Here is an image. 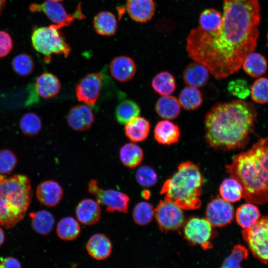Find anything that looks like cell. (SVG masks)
Instances as JSON below:
<instances>
[{
    "instance_id": "7c38bea8",
    "label": "cell",
    "mask_w": 268,
    "mask_h": 268,
    "mask_svg": "<svg viewBox=\"0 0 268 268\" xmlns=\"http://www.w3.org/2000/svg\"><path fill=\"white\" fill-rule=\"evenodd\" d=\"M104 79V75L101 71L84 75L75 86L77 100L88 106H95L100 97Z\"/></svg>"
},
{
    "instance_id": "30bf717a",
    "label": "cell",
    "mask_w": 268,
    "mask_h": 268,
    "mask_svg": "<svg viewBox=\"0 0 268 268\" xmlns=\"http://www.w3.org/2000/svg\"><path fill=\"white\" fill-rule=\"evenodd\" d=\"M154 217L162 231L178 230L185 223L183 209L174 202L164 199L154 208Z\"/></svg>"
},
{
    "instance_id": "cb8c5ba5",
    "label": "cell",
    "mask_w": 268,
    "mask_h": 268,
    "mask_svg": "<svg viewBox=\"0 0 268 268\" xmlns=\"http://www.w3.org/2000/svg\"><path fill=\"white\" fill-rule=\"evenodd\" d=\"M157 114L165 120H173L177 118L181 111L178 99L170 95L162 96L157 101L155 106Z\"/></svg>"
},
{
    "instance_id": "d6a6232c",
    "label": "cell",
    "mask_w": 268,
    "mask_h": 268,
    "mask_svg": "<svg viewBox=\"0 0 268 268\" xmlns=\"http://www.w3.org/2000/svg\"><path fill=\"white\" fill-rule=\"evenodd\" d=\"M220 197L232 203L238 201L243 197V188L240 183L230 177L225 179L219 187Z\"/></svg>"
},
{
    "instance_id": "74e56055",
    "label": "cell",
    "mask_w": 268,
    "mask_h": 268,
    "mask_svg": "<svg viewBox=\"0 0 268 268\" xmlns=\"http://www.w3.org/2000/svg\"><path fill=\"white\" fill-rule=\"evenodd\" d=\"M11 65L14 71L22 76L31 74L34 67V61L31 57L24 53L16 56L12 59Z\"/></svg>"
},
{
    "instance_id": "ffe728a7",
    "label": "cell",
    "mask_w": 268,
    "mask_h": 268,
    "mask_svg": "<svg viewBox=\"0 0 268 268\" xmlns=\"http://www.w3.org/2000/svg\"><path fill=\"white\" fill-rule=\"evenodd\" d=\"M180 129L178 125L168 120L158 122L154 129L155 140L164 145H170L178 142Z\"/></svg>"
},
{
    "instance_id": "60d3db41",
    "label": "cell",
    "mask_w": 268,
    "mask_h": 268,
    "mask_svg": "<svg viewBox=\"0 0 268 268\" xmlns=\"http://www.w3.org/2000/svg\"><path fill=\"white\" fill-rule=\"evenodd\" d=\"M268 80L266 77L257 79L250 87L252 99L255 102L265 104L268 100Z\"/></svg>"
},
{
    "instance_id": "e575fe53",
    "label": "cell",
    "mask_w": 268,
    "mask_h": 268,
    "mask_svg": "<svg viewBox=\"0 0 268 268\" xmlns=\"http://www.w3.org/2000/svg\"><path fill=\"white\" fill-rule=\"evenodd\" d=\"M222 14L213 8L203 10L199 18V27L206 32H214L220 27L222 24Z\"/></svg>"
},
{
    "instance_id": "9c48e42d",
    "label": "cell",
    "mask_w": 268,
    "mask_h": 268,
    "mask_svg": "<svg viewBox=\"0 0 268 268\" xmlns=\"http://www.w3.org/2000/svg\"><path fill=\"white\" fill-rule=\"evenodd\" d=\"M32 12H43L60 29L71 24L75 19L85 16L78 5L73 14H68L64 6L58 1L47 0L41 3H32L29 6Z\"/></svg>"
},
{
    "instance_id": "f1b7e54d",
    "label": "cell",
    "mask_w": 268,
    "mask_h": 268,
    "mask_svg": "<svg viewBox=\"0 0 268 268\" xmlns=\"http://www.w3.org/2000/svg\"><path fill=\"white\" fill-rule=\"evenodd\" d=\"M31 226L37 233L42 235L49 234L55 225L54 215L49 211L40 210L30 213Z\"/></svg>"
},
{
    "instance_id": "5b68a950",
    "label": "cell",
    "mask_w": 268,
    "mask_h": 268,
    "mask_svg": "<svg viewBox=\"0 0 268 268\" xmlns=\"http://www.w3.org/2000/svg\"><path fill=\"white\" fill-rule=\"evenodd\" d=\"M32 197L29 178L21 174H0V226L9 229L24 218Z\"/></svg>"
},
{
    "instance_id": "2e32d148",
    "label": "cell",
    "mask_w": 268,
    "mask_h": 268,
    "mask_svg": "<svg viewBox=\"0 0 268 268\" xmlns=\"http://www.w3.org/2000/svg\"><path fill=\"white\" fill-rule=\"evenodd\" d=\"M136 69L134 61L126 56L114 58L109 65L110 72L112 76L121 82L131 80L135 74Z\"/></svg>"
},
{
    "instance_id": "8d00e7d4",
    "label": "cell",
    "mask_w": 268,
    "mask_h": 268,
    "mask_svg": "<svg viewBox=\"0 0 268 268\" xmlns=\"http://www.w3.org/2000/svg\"><path fill=\"white\" fill-rule=\"evenodd\" d=\"M154 217V208L152 205L146 201L137 203L133 211V218L134 222L139 225L149 224Z\"/></svg>"
},
{
    "instance_id": "ba28073f",
    "label": "cell",
    "mask_w": 268,
    "mask_h": 268,
    "mask_svg": "<svg viewBox=\"0 0 268 268\" xmlns=\"http://www.w3.org/2000/svg\"><path fill=\"white\" fill-rule=\"evenodd\" d=\"M87 186L89 193L95 197L99 204L105 206L108 212H128L130 199L126 194L113 189L104 190L94 179L89 181Z\"/></svg>"
},
{
    "instance_id": "3957f363",
    "label": "cell",
    "mask_w": 268,
    "mask_h": 268,
    "mask_svg": "<svg viewBox=\"0 0 268 268\" xmlns=\"http://www.w3.org/2000/svg\"><path fill=\"white\" fill-rule=\"evenodd\" d=\"M268 142L267 137L261 138L225 166L230 176L241 185L243 197L255 204H264L268 200Z\"/></svg>"
},
{
    "instance_id": "4fadbf2b",
    "label": "cell",
    "mask_w": 268,
    "mask_h": 268,
    "mask_svg": "<svg viewBox=\"0 0 268 268\" xmlns=\"http://www.w3.org/2000/svg\"><path fill=\"white\" fill-rule=\"evenodd\" d=\"M234 213V207L231 203L217 197L207 204L205 219L212 227H222L231 222Z\"/></svg>"
},
{
    "instance_id": "277c9868",
    "label": "cell",
    "mask_w": 268,
    "mask_h": 268,
    "mask_svg": "<svg viewBox=\"0 0 268 268\" xmlns=\"http://www.w3.org/2000/svg\"><path fill=\"white\" fill-rule=\"evenodd\" d=\"M203 177L198 165L190 161L181 163L171 177L163 184L160 194L183 209L193 210L201 206Z\"/></svg>"
},
{
    "instance_id": "52a82bcc",
    "label": "cell",
    "mask_w": 268,
    "mask_h": 268,
    "mask_svg": "<svg viewBox=\"0 0 268 268\" xmlns=\"http://www.w3.org/2000/svg\"><path fill=\"white\" fill-rule=\"evenodd\" d=\"M242 236L253 256L264 264L268 260V216L261 217L249 228L244 229Z\"/></svg>"
},
{
    "instance_id": "5bb4252c",
    "label": "cell",
    "mask_w": 268,
    "mask_h": 268,
    "mask_svg": "<svg viewBox=\"0 0 268 268\" xmlns=\"http://www.w3.org/2000/svg\"><path fill=\"white\" fill-rule=\"evenodd\" d=\"M94 120L93 111L86 105H78L71 107L67 116L69 126L78 132H83L90 129Z\"/></svg>"
},
{
    "instance_id": "ab89813d",
    "label": "cell",
    "mask_w": 268,
    "mask_h": 268,
    "mask_svg": "<svg viewBox=\"0 0 268 268\" xmlns=\"http://www.w3.org/2000/svg\"><path fill=\"white\" fill-rule=\"evenodd\" d=\"M137 183L143 188H150L158 181V176L154 169L148 165H143L138 168L135 173Z\"/></svg>"
},
{
    "instance_id": "484cf974",
    "label": "cell",
    "mask_w": 268,
    "mask_h": 268,
    "mask_svg": "<svg viewBox=\"0 0 268 268\" xmlns=\"http://www.w3.org/2000/svg\"><path fill=\"white\" fill-rule=\"evenodd\" d=\"M93 27L99 35L110 36L115 34L117 29V20L112 12L103 11L99 12L93 19Z\"/></svg>"
},
{
    "instance_id": "d4e9b609",
    "label": "cell",
    "mask_w": 268,
    "mask_h": 268,
    "mask_svg": "<svg viewBox=\"0 0 268 268\" xmlns=\"http://www.w3.org/2000/svg\"><path fill=\"white\" fill-rule=\"evenodd\" d=\"M119 157L126 167L133 169L142 162L144 157L143 149L137 144L130 142L125 144L119 150Z\"/></svg>"
},
{
    "instance_id": "836d02e7",
    "label": "cell",
    "mask_w": 268,
    "mask_h": 268,
    "mask_svg": "<svg viewBox=\"0 0 268 268\" xmlns=\"http://www.w3.org/2000/svg\"><path fill=\"white\" fill-rule=\"evenodd\" d=\"M140 112V108L138 104L133 100L127 99L117 105L115 116L119 124L125 125L132 119L138 116Z\"/></svg>"
},
{
    "instance_id": "e0dca14e",
    "label": "cell",
    "mask_w": 268,
    "mask_h": 268,
    "mask_svg": "<svg viewBox=\"0 0 268 268\" xmlns=\"http://www.w3.org/2000/svg\"><path fill=\"white\" fill-rule=\"evenodd\" d=\"M126 9L133 20L145 23L154 16L155 5L154 0H127Z\"/></svg>"
},
{
    "instance_id": "b9f144b4",
    "label": "cell",
    "mask_w": 268,
    "mask_h": 268,
    "mask_svg": "<svg viewBox=\"0 0 268 268\" xmlns=\"http://www.w3.org/2000/svg\"><path fill=\"white\" fill-rule=\"evenodd\" d=\"M17 159L15 153L8 149H0V174L8 175L15 169Z\"/></svg>"
},
{
    "instance_id": "681fc988",
    "label": "cell",
    "mask_w": 268,
    "mask_h": 268,
    "mask_svg": "<svg viewBox=\"0 0 268 268\" xmlns=\"http://www.w3.org/2000/svg\"><path fill=\"white\" fill-rule=\"evenodd\" d=\"M51 0L56 1H62L63 0Z\"/></svg>"
},
{
    "instance_id": "8fae6325",
    "label": "cell",
    "mask_w": 268,
    "mask_h": 268,
    "mask_svg": "<svg viewBox=\"0 0 268 268\" xmlns=\"http://www.w3.org/2000/svg\"><path fill=\"white\" fill-rule=\"evenodd\" d=\"M183 225L184 237L187 241L204 250L212 248V226L205 218L192 217Z\"/></svg>"
},
{
    "instance_id": "7a4b0ae2",
    "label": "cell",
    "mask_w": 268,
    "mask_h": 268,
    "mask_svg": "<svg viewBox=\"0 0 268 268\" xmlns=\"http://www.w3.org/2000/svg\"><path fill=\"white\" fill-rule=\"evenodd\" d=\"M257 117L256 106L244 100L218 103L205 116V141L216 149L244 148L254 133Z\"/></svg>"
},
{
    "instance_id": "1f68e13d",
    "label": "cell",
    "mask_w": 268,
    "mask_h": 268,
    "mask_svg": "<svg viewBox=\"0 0 268 268\" xmlns=\"http://www.w3.org/2000/svg\"><path fill=\"white\" fill-rule=\"evenodd\" d=\"M151 86L161 96L171 95L175 90L176 83L174 76L168 71H161L152 79Z\"/></svg>"
},
{
    "instance_id": "ee69618b",
    "label": "cell",
    "mask_w": 268,
    "mask_h": 268,
    "mask_svg": "<svg viewBox=\"0 0 268 268\" xmlns=\"http://www.w3.org/2000/svg\"><path fill=\"white\" fill-rule=\"evenodd\" d=\"M13 47L12 40L10 35L4 31H0V58L6 56Z\"/></svg>"
},
{
    "instance_id": "7bdbcfd3",
    "label": "cell",
    "mask_w": 268,
    "mask_h": 268,
    "mask_svg": "<svg viewBox=\"0 0 268 268\" xmlns=\"http://www.w3.org/2000/svg\"><path fill=\"white\" fill-rule=\"evenodd\" d=\"M230 94L238 99L244 100L250 94V88L246 80L237 79L230 81L227 86Z\"/></svg>"
},
{
    "instance_id": "f6af8a7d",
    "label": "cell",
    "mask_w": 268,
    "mask_h": 268,
    "mask_svg": "<svg viewBox=\"0 0 268 268\" xmlns=\"http://www.w3.org/2000/svg\"><path fill=\"white\" fill-rule=\"evenodd\" d=\"M21 267L20 262L14 257L10 256L4 257L0 260V268Z\"/></svg>"
},
{
    "instance_id": "4316f807",
    "label": "cell",
    "mask_w": 268,
    "mask_h": 268,
    "mask_svg": "<svg viewBox=\"0 0 268 268\" xmlns=\"http://www.w3.org/2000/svg\"><path fill=\"white\" fill-rule=\"evenodd\" d=\"M237 223L244 229L251 227L260 219L261 213L254 203L247 202L239 206L236 212Z\"/></svg>"
},
{
    "instance_id": "4dcf8cb0",
    "label": "cell",
    "mask_w": 268,
    "mask_h": 268,
    "mask_svg": "<svg viewBox=\"0 0 268 268\" xmlns=\"http://www.w3.org/2000/svg\"><path fill=\"white\" fill-rule=\"evenodd\" d=\"M80 232L81 228L79 222L71 216L63 218L57 225V234L62 240H73L78 237Z\"/></svg>"
},
{
    "instance_id": "9a60e30c",
    "label": "cell",
    "mask_w": 268,
    "mask_h": 268,
    "mask_svg": "<svg viewBox=\"0 0 268 268\" xmlns=\"http://www.w3.org/2000/svg\"><path fill=\"white\" fill-rule=\"evenodd\" d=\"M63 196V190L56 181H44L40 183L36 190V197L45 206L54 207L59 204Z\"/></svg>"
},
{
    "instance_id": "6da1fadb",
    "label": "cell",
    "mask_w": 268,
    "mask_h": 268,
    "mask_svg": "<svg viewBox=\"0 0 268 268\" xmlns=\"http://www.w3.org/2000/svg\"><path fill=\"white\" fill-rule=\"evenodd\" d=\"M260 12L258 0H224L219 29L206 32L198 26L190 32L186 38L189 58L217 79L238 71L257 47Z\"/></svg>"
},
{
    "instance_id": "d590c367",
    "label": "cell",
    "mask_w": 268,
    "mask_h": 268,
    "mask_svg": "<svg viewBox=\"0 0 268 268\" xmlns=\"http://www.w3.org/2000/svg\"><path fill=\"white\" fill-rule=\"evenodd\" d=\"M19 128L25 135L29 136H35L41 130V119L35 113L32 112L26 113L20 120Z\"/></svg>"
},
{
    "instance_id": "f35d334b",
    "label": "cell",
    "mask_w": 268,
    "mask_h": 268,
    "mask_svg": "<svg viewBox=\"0 0 268 268\" xmlns=\"http://www.w3.org/2000/svg\"><path fill=\"white\" fill-rule=\"evenodd\" d=\"M248 251L243 245H237L232 250L230 254L222 263L223 268H240L242 262L248 257Z\"/></svg>"
},
{
    "instance_id": "83f0119b",
    "label": "cell",
    "mask_w": 268,
    "mask_h": 268,
    "mask_svg": "<svg viewBox=\"0 0 268 268\" xmlns=\"http://www.w3.org/2000/svg\"><path fill=\"white\" fill-rule=\"evenodd\" d=\"M242 67L249 76L257 78L266 73L267 69V61L262 54L253 52L246 57Z\"/></svg>"
},
{
    "instance_id": "44dd1931",
    "label": "cell",
    "mask_w": 268,
    "mask_h": 268,
    "mask_svg": "<svg viewBox=\"0 0 268 268\" xmlns=\"http://www.w3.org/2000/svg\"><path fill=\"white\" fill-rule=\"evenodd\" d=\"M209 72L208 69L204 66L194 62L185 67L183 73V78L188 86L200 88L207 83Z\"/></svg>"
},
{
    "instance_id": "f546056e",
    "label": "cell",
    "mask_w": 268,
    "mask_h": 268,
    "mask_svg": "<svg viewBox=\"0 0 268 268\" xmlns=\"http://www.w3.org/2000/svg\"><path fill=\"white\" fill-rule=\"evenodd\" d=\"M178 100L184 109L187 111L196 110L202 104V95L198 88L187 86L181 91Z\"/></svg>"
},
{
    "instance_id": "7402d4cb",
    "label": "cell",
    "mask_w": 268,
    "mask_h": 268,
    "mask_svg": "<svg viewBox=\"0 0 268 268\" xmlns=\"http://www.w3.org/2000/svg\"><path fill=\"white\" fill-rule=\"evenodd\" d=\"M125 125V135L131 141L142 142L147 138L150 124L146 119L138 116L130 120Z\"/></svg>"
},
{
    "instance_id": "ac0fdd59",
    "label": "cell",
    "mask_w": 268,
    "mask_h": 268,
    "mask_svg": "<svg viewBox=\"0 0 268 268\" xmlns=\"http://www.w3.org/2000/svg\"><path fill=\"white\" fill-rule=\"evenodd\" d=\"M101 210L99 204L91 199L81 201L75 208V215L78 221L83 225H91L98 222Z\"/></svg>"
},
{
    "instance_id": "8992f818",
    "label": "cell",
    "mask_w": 268,
    "mask_h": 268,
    "mask_svg": "<svg viewBox=\"0 0 268 268\" xmlns=\"http://www.w3.org/2000/svg\"><path fill=\"white\" fill-rule=\"evenodd\" d=\"M55 24L40 27L34 30L31 43L34 49L45 57V62L50 61L53 54L62 55L67 57L70 47Z\"/></svg>"
},
{
    "instance_id": "bcb514c9",
    "label": "cell",
    "mask_w": 268,
    "mask_h": 268,
    "mask_svg": "<svg viewBox=\"0 0 268 268\" xmlns=\"http://www.w3.org/2000/svg\"><path fill=\"white\" fill-rule=\"evenodd\" d=\"M5 240V234L4 231L0 226V247L3 244Z\"/></svg>"
},
{
    "instance_id": "d6986e66",
    "label": "cell",
    "mask_w": 268,
    "mask_h": 268,
    "mask_svg": "<svg viewBox=\"0 0 268 268\" xmlns=\"http://www.w3.org/2000/svg\"><path fill=\"white\" fill-rule=\"evenodd\" d=\"M112 244L105 235L97 233L88 240L86 249L88 254L93 259L101 261L107 259L112 251Z\"/></svg>"
},
{
    "instance_id": "c3c4849f",
    "label": "cell",
    "mask_w": 268,
    "mask_h": 268,
    "mask_svg": "<svg viewBox=\"0 0 268 268\" xmlns=\"http://www.w3.org/2000/svg\"><path fill=\"white\" fill-rule=\"evenodd\" d=\"M6 3V0H0V15L2 13L3 9Z\"/></svg>"
},
{
    "instance_id": "603a6c76",
    "label": "cell",
    "mask_w": 268,
    "mask_h": 268,
    "mask_svg": "<svg viewBox=\"0 0 268 268\" xmlns=\"http://www.w3.org/2000/svg\"><path fill=\"white\" fill-rule=\"evenodd\" d=\"M35 89L41 97L51 98L56 96L60 92L61 82L54 74L45 72L37 77L35 82Z\"/></svg>"
},
{
    "instance_id": "7dc6e473",
    "label": "cell",
    "mask_w": 268,
    "mask_h": 268,
    "mask_svg": "<svg viewBox=\"0 0 268 268\" xmlns=\"http://www.w3.org/2000/svg\"><path fill=\"white\" fill-rule=\"evenodd\" d=\"M142 196L145 199H148L150 197V193L148 190H145L142 192Z\"/></svg>"
}]
</instances>
